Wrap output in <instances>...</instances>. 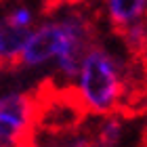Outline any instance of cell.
I'll list each match as a JSON object with an SVG mask.
<instances>
[{
	"instance_id": "obj_1",
	"label": "cell",
	"mask_w": 147,
	"mask_h": 147,
	"mask_svg": "<svg viewBox=\"0 0 147 147\" xmlns=\"http://www.w3.org/2000/svg\"><path fill=\"white\" fill-rule=\"evenodd\" d=\"M95 42V21L82 4L42 13L25 40L17 67L44 71L67 86L82 55Z\"/></svg>"
},
{
	"instance_id": "obj_2",
	"label": "cell",
	"mask_w": 147,
	"mask_h": 147,
	"mask_svg": "<svg viewBox=\"0 0 147 147\" xmlns=\"http://www.w3.org/2000/svg\"><path fill=\"white\" fill-rule=\"evenodd\" d=\"M65 90L80 113L88 118L128 113L143 105H139V78L132 63L103 42H95L82 55Z\"/></svg>"
},
{
	"instance_id": "obj_3",
	"label": "cell",
	"mask_w": 147,
	"mask_h": 147,
	"mask_svg": "<svg viewBox=\"0 0 147 147\" xmlns=\"http://www.w3.org/2000/svg\"><path fill=\"white\" fill-rule=\"evenodd\" d=\"M42 95L23 86L0 90V147H32Z\"/></svg>"
},
{
	"instance_id": "obj_4",
	"label": "cell",
	"mask_w": 147,
	"mask_h": 147,
	"mask_svg": "<svg viewBox=\"0 0 147 147\" xmlns=\"http://www.w3.org/2000/svg\"><path fill=\"white\" fill-rule=\"evenodd\" d=\"M30 32L32 30L21 28L9 15L6 4H0V69H13L19 65Z\"/></svg>"
},
{
	"instance_id": "obj_5",
	"label": "cell",
	"mask_w": 147,
	"mask_h": 147,
	"mask_svg": "<svg viewBox=\"0 0 147 147\" xmlns=\"http://www.w3.org/2000/svg\"><path fill=\"white\" fill-rule=\"evenodd\" d=\"M99 9L107 25L120 34L143 21L147 15V0H99Z\"/></svg>"
},
{
	"instance_id": "obj_6",
	"label": "cell",
	"mask_w": 147,
	"mask_h": 147,
	"mask_svg": "<svg viewBox=\"0 0 147 147\" xmlns=\"http://www.w3.org/2000/svg\"><path fill=\"white\" fill-rule=\"evenodd\" d=\"M88 135L90 147H124L128 139V113H111L97 118V126Z\"/></svg>"
},
{
	"instance_id": "obj_7",
	"label": "cell",
	"mask_w": 147,
	"mask_h": 147,
	"mask_svg": "<svg viewBox=\"0 0 147 147\" xmlns=\"http://www.w3.org/2000/svg\"><path fill=\"white\" fill-rule=\"evenodd\" d=\"M51 147H90L88 143V135L82 130H74L69 135H65L57 145H51Z\"/></svg>"
},
{
	"instance_id": "obj_8",
	"label": "cell",
	"mask_w": 147,
	"mask_h": 147,
	"mask_svg": "<svg viewBox=\"0 0 147 147\" xmlns=\"http://www.w3.org/2000/svg\"><path fill=\"white\" fill-rule=\"evenodd\" d=\"M139 97L143 107L147 109V61H141V74H139Z\"/></svg>"
},
{
	"instance_id": "obj_9",
	"label": "cell",
	"mask_w": 147,
	"mask_h": 147,
	"mask_svg": "<svg viewBox=\"0 0 147 147\" xmlns=\"http://www.w3.org/2000/svg\"><path fill=\"white\" fill-rule=\"evenodd\" d=\"M46 11H57V9H67V6L82 4L84 0H40Z\"/></svg>"
},
{
	"instance_id": "obj_10",
	"label": "cell",
	"mask_w": 147,
	"mask_h": 147,
	"mask_svg": "<svg viewBox=\"0 0 147 147\" xmlns=\"http://www.w3.org/2000/svg\"><path fill=\"white\" fill-rule=\"evenodd\" d=\"M139 28H141V42H143L141 59H139V61H147V15L143 17V21L139 23Z\"/></svg>"
},
{
	"instance_id": "obj_11",
	"label": "cell",
	"mask_w": 147,
	"mask_h": 147,
	"mask_svg": "<svg viewBox=\"0 0 147 147\" xmlns=\"http://www.w3.org/2000/svg\"><path fill=\"white\" fill-rule=\"evenodd\" d=\"M143 147H147V109H145V122H143Z\"/></svg>"
}]
</instances>
